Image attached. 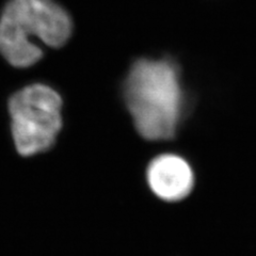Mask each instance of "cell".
I'll return each mask as SVG.
<instances>
[{
    "mask_svg": "<svg viewBox=\"0 0 256 256\" xmlns=\"http://www.w3.org/2000/svg\"><path fill=\"white\" fill-rule=\"evenodd\" d=\"M127 107L137 130L148 140L175 136L182 110L178 70L169 61L134 62L124 86Z\"/></svg>",
    "mask_w": 256,
    "mask_h": 256,
    "instance_id": "6da1fadb",
    "label": "cell"
},
{
    "mask_svg": "<svg viewBox=\"0 0 256 256\" xmlns=\"http://www.w3.org/2000/svg\"><path fill=\"white\" fill-rule=\"evenodd\" d=\"M72 28L68 14L52 0H9L0 15V54L15 68H29L43 56L34 38L58 48Z\"/></svg>",
    "mask_w": 256,
    "mask_h": 256,
    "instance_id": "7a4b0ae2",
    "label": "cell"
},
{
    "mask_svg": "<svg viewBox=\"0 0 256 256\" xmlns=\"http://www.w3.org/2000/svg\"><path fill=\"white\" fill-rule=\"evenodd\" d=\"M62 100L50 86L22 88L9 100L11 130L16 150L32 156L50 150L62 127Z\"/></svg>",
    "mask_w": 256,
    "mask_h": 256,
    "instance_id": "3957f363",
    "label": "cell"
},
{
    "mask_svg": "<svg viewBox=\"0 0 256 256\" xmlns=\"http://www.w3.org/2000/svg\"><path fill=\"white\" fill-rule=\"evenodd\" d=\"M148 182L157 196L168 202H175L190 194L194 178L190 166L182 158L162 155L148 166Z\"/></svg>",
    "mask_w": 256,
    "mask_h": 256,
    "instance_id": "277c9868",
    "label": "cell"
}]
</instances>
